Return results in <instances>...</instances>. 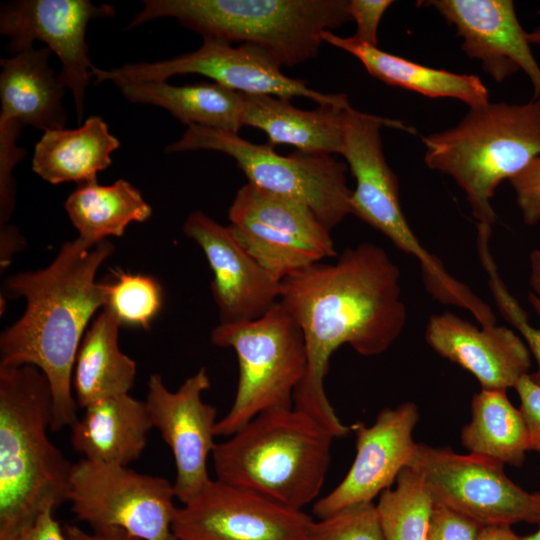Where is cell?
Segmentation results:
<instances>
[{"label": "cell", "instance_id": "1", "mask_svg": "<svg viewBox=\"0 0 540 540\" xmlns=\"http://www.w3.org/2000/svg\"><path fill=\"white\" fill-rule=\"evenodd\" d=\"M400 279V269L386 251L365 242L346 248L333 263H314L280 282L279 303L301 328L307 353L293 407L335 438L352 429L338 418L325 392L330 357L345 344L363 356L391 346L407 319Z\"/></svg>", "mask_w": 540, "mask_h": 540}, {"label": "cell", "instance_id": "2", "mask_svg": "<svg viewBox=\"0 0 540 540\" xmlns=\"http://www.w3.org/2000/svg\"><path fill=\"white\" fill-rule=\"evenodd\" d=\"M114 250L108 239L91 246L77 237L64 243L47 267L4 281V294L24 298L26 308L0 335V366L32 365L46 376L53 398V432L78 419L74 362L87 325L106 305L108 282L99 283L96 275Z\"/></svg>", "mask_w": 540, "mask_h": 540}, {"label": "cell", "instance_id": "3", "mask_svg": "<svg viewBox=\"0 0 540 540\" xmlns=\"http://www.w3.org/2000/svg\"><path fill=\"white\" fill-rule=\"evenodd\" d=\"M53 398L35 366H0V540L68 501L72 465L49 439Z\"/></svg>", "mask_w": 540, "mask_h": 540}, {"label": "cell", "instance_id": "4", "mask_svg": "<svg viewBox=\"0 0 540 540\" xmlns=\"http://www.w3.org/2000/svg\"><path fill=\"white\" fill-rule=\"evenodd\" d=\"M335 436L291 408L260 413L212 452L217 480L302 510L319 497Z\"/></svg>", "mask_w": 540, "mask_h": 540}, {"label": "cell", "instance_id": "5", "mask_svg": "<svg viewBox=\"0 0 540 540\" xmlns=\"http://www.w3.org/2000/svg\"><path fill=\"white\" fill-rule=\"evenodd\" d=\"M422 142L426 165L451 176L465 192L477 225L492 228L496 188L540 155V97L470 108L456 126Z\"/></svg>", "mask_w": 540, "mask_h": 540}, {"label": "cell", "instance_id": "6", "mask_svg": "<svg viewBox=\"0 0 540 540\" xmlns=\"http://www.w3.org/2000/svg\"><path fill=\"white\" fill-rule=\"evenodd\" d=\"M349 0H144L126 29L175 18L203 38L261 47L281 66L317 56L321 33L351 20Z\"/></svg>", "mask_w": 540, "mask_h": 540}, {"label": "cell", "instance_id": "7", "mask_svg": "<svg viewBox=\"0 0 540 540\" xmlns=\"http://www.w3.org/2000/svg\"><path fill=\"white\" fill-rule=\"evenodd\" d=\"M383 126L411 131L404 123L371 115L350 107L346 111L341 155L346 159L356 186L352 190V214L384 234L400 250L416 258L427 292L438 302L458 306L469 293L466 285L450 275L440 259L419 242L403 213L398 179L382 148Z\"/></svg>", "mask_w": 540, "mask_h": 540}, {"label": "cell", "instance_id": "8", "mask_svg": "<svg viewBox=\"0 0 540 540\" xmlns=\"http://www.w3.org/2000/svg\"><path fill=\"white\" fill-rule=\"evenodd\" d=\"M211 342L232 348L239 366L236 395L216 423V436H231L260 413L293 407L307 353L301 328L280 303L255 320L219 323Z\"/></svg>", "mask_w": 540, "mask_h": 540}, {"label": "cell", "instance_id": "9", "mask_svg": "<svg viewBox=\"0 0 540 540\" xmlns=\"http://www.w3.org/2000/svg\"><path fill=\"white\" fill-rule=\"evenodd\" d=\"M194 150L227 154L243 171L247 183L306 205L329 231L352 214L347 165L332 155L296 150L283 156L238 134L199 126H188L179 140L165 148L166 153Z\"/></svg>", "mask_w": 540, "mask_h": 540}, {"label": "cell", "instance_id": "10", "mask_svg": "<svg viewBox=\"0 0 540 540\" xmlns=\"http://www.w3.org/2000/svg\"><path fill=\"white\" fill-rule=\"evenodd\" d=\"M95 83L164 82L183 74H199L232 90L290 100L305 97L319 105L349 107L344 94L315 91L306 82L286 76L281 64L259 46L243 43L233 47L217 38H203L195 51L154 62L126 63L112 69L92 67Z\"/></svg>", "mask_w": 540, "mask_h": 540}, {"label": "cell", "instance_id": "11", "mask_svg": "<svg viewBox=\"0 0 540 540\" xmlns=\"http://www.w3.org/2000/svg\"><path fill=\"white\" fill-rule=\"evenodd\" d=\"M175 498L173 484L163 477L85 458L72 465L68 501L93 530L120 528L140 540H177Z\"/></svg>", "mask_w": 540, "mask_h": 540}, {"label": "cell", "instance_id": "12", "mask_svg": "<svg viewBox=\"0 0 540 540\" xmlns=\"http://www.w3.org/2000/svg\"><path fill=\"white\" fill-rule=\"evenodd\" d=\"M409 467L420 475L434 504L480 526L519 522L540 525L538 492L529 493L515 484L496 460L417 444Z\"/></svg>", "mask_w": 540, "mask_h": 540}, {"label": "cell", "instance_id": "13", "mask_svg": "<svg viewBox=\"0 0 540 540\" xmlns=\"http://www.w3.org/2000/svg\"><path fill=\"white\" fill-rule=\"evenodd\" d=\"M236 241L273 277L336 257L330 231L306 205L242 186L228 210Z\"/></svg>", "mask_w": 540, "mask_h": 540}, {"label": "cell", "instance_id": "14", "mask_svg": "<svg viewBox=\"0 0 540 540\" xmlns=\"http://www.w3.org/2000/svg\"><path fill=\"white\" fill-rule=\"evenodd\" d=\"M113 6L95 5L88 0H17L1 5L0 32L9 39L13 54L44 42L59 58V80L69 88L78 123L85 111V95L92 67L86 43L88 24L95 19L112 18Z\"/></svg>", "mask_w": 540, "mask_h": 540}, {"label": "cell", "instance_id": "15", "mask_svg": "<svg viewBox=\"0 0 540 540\" xmlns=\"http://www.w3.org/2000/svg\"><path fill=\"white\" fill-rule=\"evenodd\" d=\"M314 520L303 510L278 504L217 479L177 507V540H305Z\"/></svg>", "mask_w": 540, "mask_h": 540}, {"label": "cell", "instance_id": "16", "mask_svg": "<svg viewBox=\"0 0 540 540\" xmlns=\"http://www.w3.org/2000/svg\"><path fill=\"white\" fill-rule=\"evenodd\" d=\"M209 388L210 379L204 367L176 391H170L158 373L147 382L145 404L153 427L159 430L174 457L173 486L182 504L197 496L212 480L207 463L216 445L217 409L202 400L203 392Z\"/></svg>", "mask_w": 540, "mask_h": 540}, {"label": "cell", "instance_id": "17", "mask_svg": "<svg viewBox=\"0 0 540 540\" xmlns=\"http://www.w3.org/2000/svg\"><path fill=\"white\" fill-rule=\"evenodd\" d=\"M419 420L415 403L405 402L381 410L374 423H354L356 454L342 481L313 504V513L325 518L346 508L373 502L391 488L400 472L409 467L417 443L413 430Z\"/></svg>", "mask_w": 540, "mask_h": 540}, {"label": "cell", "instance_id": "18", "mask_svg": "<svg viewBox=\"0 0 540 540\" xmlns=\"http://www.w3.org/2000/svg\"><path fill=\"white\" fill-rule=\"evenodd\" d=\"M182 230L199 245L211 268V293L220 324L258 319L279 303L281 281L236 241L228 226L196 210Z\"/></svg>", "mask_w": 540, "mask_h": 540}, {"label": "cell", "instance_id": "19", "mask_svg": "<svg viewBox=\"0 0 540 540\" xmlns=\"http://www.w3.org/2000/svg\"><path fill=\"white\" fill-rule=\"evenodd\" d=\"M434 7L454 26L469 58L478 59L484 72L497 83L522 70L530 79L533 98L540 97V65L536 61L511 0H432Z\"/></svg>", "mask_w": 540, "mask_h": 540}, {"label": "cell", "instance_id": "20", "mask_svg": "<svg viewBox=\"0 0 540 540\" xmlns=\"http://www.w3.org/2000/svg\"><path fill=\"white\" fill-rule=\"evenodd\" d=\"M425 339L440 356L474 375L482 389L514 388L531 367L526 343L505 326L478 328L451 312H444L429 318Z\"/></svg>", "mask_w": 540, "mask_h": 540}, {"label": "cell", "instance_id": "21", "mask_svg": "<svg viewBox=\"0 0 540 540\" xmlns=\"http://www.w3.org/2000/svg\"><path fill=\"white\" fill-rule=\"evenodd\" d=\"M50 55L47 47H29L0 60L1 130L65 128V87L49 65Z\"/></svg>", "mask_w": 540, "mask_h": 540}, {"label": "cell", "instance_id": "22", "mask_svg": "<svg viewBox=\"0 0 540 540\" xmlns=\"http://www.w3.org/2000/svg\"><path fill=\"white\" fill-rule=\"evenodd\" d=\"M70 428L73 449L85 459L128 466L142 455L153 425L145 401L126 393L87 406Z\"/></svg>", "mask_w": 540, "mask_h": 540}, {"label": "cell", "instance_id": "23", "mask_svg": "<svg viewBox=\"0 0 540 540\" xmlns=\"http://www.w3.org/2000/svg\"><path fill=\"white\" fill-rule=\"evenodd\" d=\"M244 99L243 126L262 130L268 146L288 144L308 153H341L346 111L351 106L319 105L303 110L270 95L244 94Z\"/></svg>", "mask_w": 540, "mask_h": 540}, {"label": "cell", "instance_id": "24", "mask_svg": "<svg viewBox=\"0 0 540 540\" xmlns=\"http://www.w3.org/2000/svg\"><path fill=\"white\" fill-rule=\"evenodd\" d=\"M327 42L355 56L367 72L380 81L430 98H454L470 108L489 103V91L476 75L458 74L418 64L360 42L353 36L341 37L325 30Z\"/></svg>", "mask_w": 540, "mask_h": 540}, {"label": "cell", "instance_id": "25", "mask_svg": "<svg viewBox=\"0 0 540 540\" xmlns=\"http://www.w3.org/2000/svg\"><path fill=\"white\" fill-rule=\"evenodd\" d=\"M119 147L103 118L91 115L75 129L45 131L35 145L32 169L51 184L97 181Z\"/></svg>", "mask_w": 540, "mask_h": 540}, {"label": "cell", "instance_id": "26", "mask_svg": "<svg viewBox=\"0 0 540 540\" xmlns=\"http://www.w3.org/2000/svg\"><path fill=\"white\" fill-rule=\"evenodd\" d=\"M114 85L130 102L163 108L187 127L238 134L243 126L244 93L215 82L182 86L166 81Z\"/></svg>", "mask_w": 540, "mask_h": 540}, {"label": "cell", "instance_id": "27", "mask_svg": "<svg viewBox=\"0 0 540 540\" xmlns=\"http://www.w3.org/2000/svg\"><path fill=\"white\" fill-rule=\"evenodd\" d=\"M120 326L110 311L102 309L87 329L72 373V388L79 408L129 393L133 387L137 365L119 347Z\"/></svg>", "mask_w": 540, "mask_h": 540}, {"label": "cell", "instance_id": "28", "mask_svg": "<svg viewBox=\"0 0 540 540\" xmlns=\"http://www.w3.org/2000/svg\"><path fill=\"white\" fill-rule=\"evenodd\" d=\"M64 207L78 238L91 246L109 236L121 237L129 224L145 222L152 215L142 193L125 179L110 185L97 181L79 184Z\"/></svg>", "mask_w": 540, "mask_h": 540}, {"label": "cell", "instance_id": "29", "mask_svg": "<svg viewBox=\"0 0 540 540\" xmlns=\"http://www.w3.org/2000/svg\"><path fill=\"white\" fill-rule=\"evenodd\" d=\"M462 445L473 454L519 467L529 451L528 434L519 409L506 391L481 389L471 401V419L461 430Z\"/></svg>", "mask_w": 540, "mask_h": 540}, {"label": "cell", "instance_id": "30", "mask_svg": "<svg viewBox=\"0 0 540 540\" xmlns=\"http://www.w3.org/2000/svg\"><path fill=\"white\" fill-rule=\"evenodd\" d=\"M385 540H426L434 501L420 475L403 469L376 503Z\"/></svg>", "mask_w": 540, "mask_h": 540}, {"label": "cell", "instance_id": "31", "mask_svg": "<svg viewBox=\"0 0 540 540\" xmlns=\"http://www.w3.org/2000/svg\"><path fill=\"white\" fill-rule=\"evenodd\" d=\"M163 305L161 284L152 276L115 272L108 282L104 309L110 311L121 325L149 329Z\"/></svg>", "mask_w": 540, "mask_h": 540}, {"label": "cell", "instance_id": "32", "mask_svg": "<svg viewBox=\"0 0 540 540\" xmlns=\"http://www.w3.org/2000/svg\"><path fill=\"white\" fill-rule=\"evenodd\" d=\"M490 229H477V247L481 263L488 274L489 287L498 309L502 316L522 336L530 353L535 357L538 370L530 377L540 385V325L534 327L529 323L528 316L515 297L509 292L500 274L498 273L495 261L489 250ZM528 300L537 313L540 321V296L533 292L528 294Z\"/></svg>", "mask_w": 540, "mask_h": 540}, {"label": "cell", "instance_id": "33", "mask_svg": "<svg viewBox=\"0 0 540 540\" xmlns=\"http://www.w3.org/2000/svg\"><path fill=\"white\" fill-rule=\"evenodd\" d=\"M305 540H385L374 502L358 504L313 521Z\"/></svg>", "mask_w": 540, "mask_h": 540}, {"label": "cell", "instance_id": "34", "mask_svg": "<svg viewBox=\"0 0 540 540\" xmlns=\"http://www.w3.org/2000/svg\"><path fill=\"white\" fill-rule=\"evenodd\" d=\"M480 528L470 518L434 504L426 540H476Z\"/></svg>", "mask_w": 540, "mask_h": 540}, {"label": "cell", "instance_id": "35", "mask_svg": "<svg viewBox=\"0 0 540 540\" xmlns=\"http://www.w3.org/2000/svg\"><path fill=\"white\" fill-rule=\"evenodd\" d=\"M509 181L515 191L516 202L525 224L533 225L539 222L540 155Z\"/></svg>", "mask_w": 540, "mask_h": 540}, {"label": "cell", "instance_id": "36", "mask_svg": "<svg viewBox=\"0 0 540 540\" xmlns=\"http://www.w3.org/2000/svg\"><path fill=\"white\" fill-rule=\"evenodd\" d=\"M392 3L390 0H349L348 12L357 26L353 37L360 42L377 46L379 23Z\"/></svg>", "mask_w": 540, "mask_h": 540}, {"label": "cell", "instance_id": "37", "mask_svg": "<svg viewBox=\"0 0 540 540\" xmlns=\"http://www.w3.org/2000/svg\"><path fill=\"white\" fill-rule=\"evenodd\" d=\"M514 388L520 399L519 410L527 429L529 451L540 455V385L528 373Z\"/></svg>", "mask_w": 540, "mask_h": 540}, {"label": "cell", "instance_id": "38", "mask_svg": "<svg viewBox=\"0 0 540 540\" xmlns=\"http://www.w3.org/2000/svg\"><path fill=\"white\" fill-rule=\"evenodd\" d=\"M54 509L48 508L28 527L1 540H66L63 527L54 517Z\"/></svg>", "mask_w": 540, "mask_h": 540}, {"label": "cell", "instance_id": "39", "mask_svg": "<svg viewBox=\"0 0 540 540\" xmlns=\"http://www.w3.org/2000/svg\"><path fill=\"white\" fill-rule=\"evenodd\" d=\"M63 531L66 540H140L120 528L97 529L89 533L75 525L66 524Z\"/></svg>", "mask_w": 540, "mask_h": 540}, {"label": "cell", "instance_id": "40", "mask_svg": "<svg viewBox=\"0 0 540 540\" xmlns=\"http://www.w3.org/2000/svg\"><path fill=\"white\" fill-rule=\"evenodd\" d=\"M25 240L18 228L12 225L0 227V268L5 270L13 256L25 247Z\"/></svg>", "mask_w": 540, "mask_h": 540}, {"label": "cell", "instance_id": "41", "mask_svg": "<svg viewBox=\"0 0 540 540\" xmlns=\"http://www.w3.org/2000/svg\"><path fill=\"white\" fill-rule=\"evenodd\" d=\"M476 540H524L507 524L481 526Z\"/></svg>", "mask_w": 540, "mask_h": 540}, {"label": "cell", "instance_id": "42", "mask_svg": "<svg viewBox=\"0 0 540 540\" xmlns=\"http://www.w3.org/2000/svg\"><path fill=\"white\" fill-rule=\"evenodd\" d=\"M529 282L533 293L540 296V250L535 249L530 254Z\"/></svg>", "mask_w": 540, "mask_h": 540}, {"label": "cell", "instance_id": "43", "mask_svg": "<svg viewBox=\"0 0 540 540\" xmlns=\"http://www.w3.org/2000/svg\"><path fill=\"white\" fill-rule=\"evenodd\" d=\"M528 39L532 44L540 46V25L528 33Z\"/></svg>", "mask_w": 540, "mask_h": 540}, {"label": "cell", "instance_id": "44", "mask_svg": "<svg viewBox=\"0 0 540 540\" xmlns=\"http://www.w3.org/2000/svg\"><path fill=\"white\" fill-rule=\"evenodd\" d=\"M540 496V490L537 491ZM524 540H540V529L533 534L523 536Z\"/></svg>", "mask_w": 540, "mask_h": 540}, {"label": "cell", "instance_id": "45", "mask_svg": "<svg viewBox=\"0 0 540 540\" xmlns=\"http://www.w3.org/2000/svg\"><path fill=\"white\" fill-rule=\"evenodd\" d=\"M538 14L540 15V10L538 11Z\"/></svg>", "mask_w": 540, "mask_h": 540}]
</instances>
